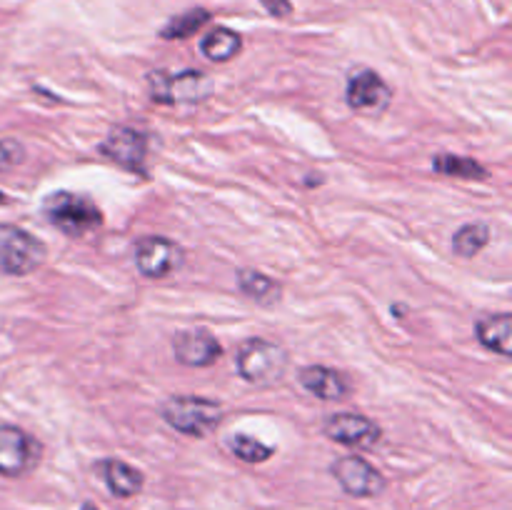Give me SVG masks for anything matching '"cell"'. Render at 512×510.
Here are the masks:
<instances>
[{"instance_id":"cell-6","label":"cell","mask_w":512,"mask_h":510,"mask_svg":"<svg viewBox=\"0 0 512 510\" xmlns=\"http://www.w3.org/2000/svg\"><path fill=\"white\" fill-rule=\"evenodd\" d=\"M43 458V445L35 435L25 433L18 425L0 423V475L23 478L38 468Z\"/></svg>"},{"instance_id":"cell-13","label":"cell","mask_w":512,"mask_h":510,"mask_svg":"<svg viewBox=\"0 0 512 510\" xmlns=\"http://www.w3.org/2000/svg\"><path fill=\"white\" fill-rule=\"evenodd\" d=\"M300 385L308 390L310 395L320 400H328V403H338V400H345L353 390L350 380L345 378V373L340 370L328 368V365H305L300 370Z\"/></svg>"},{"instance_id":"cell-7","label":"cell","mask_w":512,"mask_h":510,"mask_svg":"<svg viewBox=\"0 0 512 510\" xmlns=\"http://www.w3.org/2000/svg\"><path fill=\"white\" fill-rule=\"evenodd\" d=\"M185 253L175 240L163 235H145L135 243V268L150 280H160L173 275L183 265Z\"/></svg>"},{"instance_id":"cell-19","label":"cell","mask_w":512,"mask_h":510,"mask_svg":"<svg viewBox=\"0 0 512 510\" xmlns=\"http://www.w3.org/2000/svg\"><path fill=\"white\" fill-rule=\"evenodd\" d=\"M490 228L485 223H468L453 235V250L460 258H475L488 245Z\"/></svg>"},{"instance_id":"cell-14","label":"cell","mask_w":512,"mask_h":510,"mask_svg":"<svg viewBox=\"0 0 512 510\" xmlns=\"http://www.w3.org/2000/svg\"><path fill=\"white\" fill-rule=\"evenodd\" d=\"M98 470L100 478L105 480V485H108V490L115 498H133V495H138L143 490L145 475L135 465L125 463V460L108 458L103 463H98Z\"/></svg>"},{"instance_id":"cell-9","label":"cell","mask_w":512,"mask_h":510,"mask_svg":"<svg viewBox=\"0 0 512 510\" xmlns=\"http://www.w3.org/2000/svg\"><path fill=\"white\" fill-rule=\"evenodd\" d=\"M148 135L140 130L128 128V125H115L105 140L100 143V153L108 160L118 163L120 168L135 170V173L145 175L148 173Z\"/></svg>"},{"instance_id":"cell-5","label":"cell","mask_w":512,"mask_h":510,"mask_svg":"<svg viewBox=\"0 0 512 510\" xmlns=\"http://www.w3.org/2000/svg\"><path fill=\"white\" fill-rule=\"evenodd\" d=\"M148 85L150 98L163 105L200 103L213 93V80L200 70H183L178 75L155 70V73H148Z\"/></svg>"},{"instance_id":"cell-18","label":"cell","mask_w":512,"mask_h":510,"mask_svg":"<svg viewBox=\"0 0 512 510\" xmlns=\"http://www.w3.org/2000/svg\"><path fill=\"white\" fill-rule=\"evenodd\" d=\"M433 168L438 170L440 175H450V178L460 180H483L488 175V170L473 158H465V155H450L443 153L433 160Z\"/></svg>"},{"instance_id":"cell-4","label":"cell","mask_w":512,"mask_h":510,"mask_svg":"<svg viewBox=\"0 0 512 510\" xmlns=\"http://www.w3.org/2000/svg\"><path fill=\"white\" fill-rule=\"evenodd\" d=\"M43 240L30 235L28 230L18 225H0V275L10 278H23V275L35 273L45 263Z\"/></svg>"},{"instance_id":"cell-15","label":"cell","mask_w":512,"mask_h":510,"mask_svg":"<svg viewBox=\"0 0 512 510\" xmlns=\"http://www.w3.org/2000/svg\"><path fill=\"white\" fill-rule=\"evenodd\" d=\"M478 330V340L493 353L510 358L512 355V315L510 313H495L485 315L475 325Z\"/></svg>"},{"instance_id":"cell-10","label":"cell","mask_w":512,"mask_h":510,"mask_svg":"<svg viewBox=\"0 0 512 510\" xmlns=\"http://www.w3.org/2000/svg\"><path fill=\"white\" fill-rule=\"evenodd\" d=\"M390 98H393V93H390L388 83L375 70L360 68L350 73L345 100L353 110H358V113H380V110L388 108Z\"/></svg>"},{"instance_id":"cell-23","label":"cell","mask_w":512,"mask_h":510,"mask_svg":"<svg viewBox=\"0 0 512 510\" xmlns=\"http://www.w3.org/2000/svg\"><path fill=\"white\" fill-rule=\"evenodd\" d=\"M263 3V8L268 10L270 15H275V18H288L290 13H293V3L290 0H260Z\"/></svg>"},{"instance_id":"cell-21","label":"cell","mask_w":512,"mask_h":510,"mask_svg":"<svg viewBox=\"0 0 512 510\" xmlns=\"http://www.w3.org/2000/svg\"><path fill=\"white\" fill-rule=\"evenodd\" d=\"M230 450H233V455L238 460H243V463H253V465L265 463V460L273 458V453H275L270 445L260 443V440L250 438V435H245V433L235 435L233 443H230Z\"/></svg>"},{"instance_id":"cell-1","label":"cell","mask_w":512,"mask_h":510,"mask_svg":"<svg viewBox=\"0 0 512 510\" xmlns=\"http://www.w3.org/2000/svg\"><path fill=\"white\" fill-rule=\"evenodd\" d=\"M43 215L53 228L68 238H85L103 225V213L98 205L83 193L58 190L43 203Z\"/></svg>"},{"instance_id":"cell-8","label":"cell","mask_w":512,"mask_h":510,"mask_svg":"<svg viewBox=\"0 0 512 510\" xmlns=\"http://www.w3.org/2000/svg\"><path fill=\"white\" fill-rule=\"evenodd\" d=\"M330 473L350 498H378L388 485L385 475L360 455H343L330 465Z\"/></svg>"},{"instance_id":"cell-22","label":"cell","mask_w":512,"mask_h":510,"mask_svg":"<svg viewBox=\"0 0 512 510\" xmlns=\"http://www.w3.org/2000/svg\"><path fill=\"white\" fill-rule=\"evenodd\" d=\"M25 160V148L13 138L0 140V173H10Z\"/></svg>"},{"instance_id":"cell-20","label":"cell","mask_w":512,"mask_h":510,"mask_svg":"<svg viewBox=\"0 0 512 510\" xmlns=\"http://www.w3.org/2000/svg\"><path fill=\"white\" fill-rule=\"evenodd\" d=\"M210 20V13L203 8H195V10H188V13L178 15V18L170 20L168 25H165L163 30H160V35H163L165 40H183V38H190L193 33H198L200 28H203L205 23Z\"/></svg>"},{"instance_id":"cell-11","label":"cell","mask_w":512,"mask_h":510,"mask_svg":"<svg viewBox=\"0 0 512 510\" xmlns=\"http://www.w3.org/2000/svg\"><path fill=\"white\" fill-rule=\"evenodd\" d=\"M173 353L180 365L188 368H208L223 355V345L210 330L185 328L173 335Z\"/></svg>"},{"instance_id":"cell-3","label":"cell","mask_w":512,"mask_h":510,"mask_svg":"<svg viewBox=\"0 0 512 510\" xmlns=\"http://www.w3.org/2000/svg\"><path fill=\"white\" fill-rule=\"evenodd\" d=\"M235 365H238V373L245 383H278L288 370V350L275 340L250 338L238 348Z\"/></svg>"},{"instance_id":"cell-16","label":"cell","mask_w":512,"mask_h":510,"mask_svg":"<svg viewBox=\"0 0 512 510\" xmlns=\"http://www.w3.org/2000/svg\"><path fill=\"white\" fill-rule=\"evenodd\" d=\"M238 285L253 303L258 305H275L283 298V285L273 280L270 275L260 273V270L243 268L238 273Z\"/></svg>"},{"instance_id":"cell-17","label":"cell","mask_w":512,"mask_h":510,"mask_svg":"<svg viewBox=\"0 0 512 510\" xmlns=\"http://www.w3.org/2000/svg\"><path fill=\"white\" fill-rule=\"evenodd\" d=\"M200 50L213 63H228V60H233L243 50V38L235 30L218 25V28H213L205 35L203 43H200Z\"/></svg>"},{"instance_id":"cell-12","label":"cell","mask_w":512,"mask_h":510,"mask_svg":"<svg viewBox=\"0 0 512 510\" xmlns=\"http://www.w3.org/2000/svg\"><path fill=\"white\" fill-rule=\"evenodd\" d=\"M325 435L348 448H373L383 430L375 420L360 413H335L325 420Z\"/></svg>"},{"instance_id":"cell-24","label":"cell","mask_w":512,"mask_h":510,"mask_svg":"<svg viewBox=\"0 0 512 510\" xmlns=\"http://www.w3.org/2000/svg\"><path fill=\"white\" fill-rule=\"evenodd\" d=\"M80 510H100V508H98V505H93V503H83V508H80Z\"/></svg>"},{"instance_id":"cell-2","label":"cell","mask_w":512,"mask_h":510,"mask_svg":"<svg viewBox=\"0 0 512 510\" xmlns=\"http://www.w3.org/2000/svg\"><path fill=\"white\" fill-rule=\"evenodd\" d=\"M165 423L190 438H205L223 423V405L198 395H173L160 408Z\"/></svg>"}]
</instances>
